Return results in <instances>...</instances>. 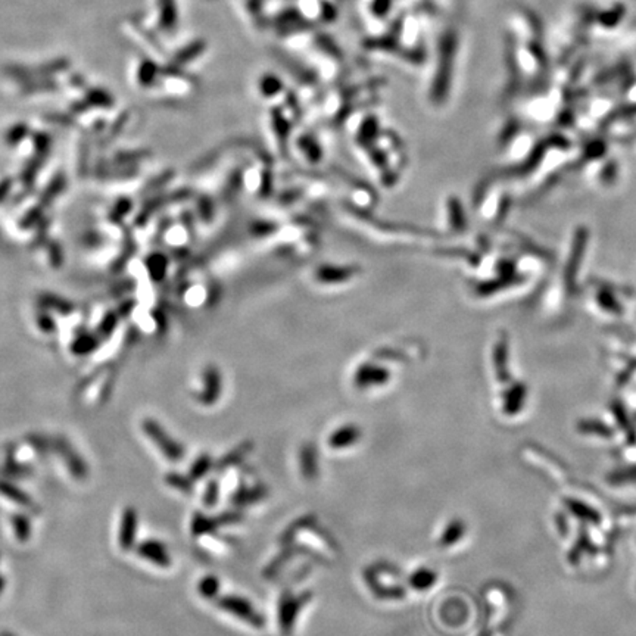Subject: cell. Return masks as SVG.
I'll return each instance as SVG.
<instances>
[{
  "label": "cell",
  "instance_id": "cell-4",
  "mask_svg": "<svg viewBox=\"0 0 636 636\" xmlns=\"http://www.w3.org/2000/svg\"><path fill=\"white\" fill-rule=\"evenodd\" d=\"M391 380V373L383 367H377L373 364H362L355 373V386L361 391L374 386H383Z\"/></svg>",
  "mask_w": 636,
  "mask_h": 636
},
{
  "label": "cell",
  "instance_id": "cell-12",
  "mask_svg": "<svg viewBox=\"0 0 636 636\" xmlns=\"http://www.w3.org/2000/svg\"><path fill=\"white\" fill-rule=\"evenodd\" d=\"M136 524H137L136 513L133 510H127L125 514L123 515L121 535H120V544L124 549L130 548L133 545L134 536H136Z\"/></svg>",
  "mask_w": 636,
  "mask_h": 636
},
{
  "label": "cell",
  "instance_id": "cell-14",
  "mask_svg": "<svg viewBox=\"0 0 636 636\" xmlns=\"http://www.w3.org/2000/svg\"><path fill=\"white\" fill-rule=\"evenodd\" d=\"M265 497H267V489L263 486H256L252 489H242L237 493H234L232 502L234 505H246V504H254V502L261 501Z\"/></svg>",
  "mask_w": 636,
  "mask_h": 636
},
{
  "label": "cell",
  "instance_id": "cell-5",
  "mask_svg": "<svg viewBox=\"0 0 636 636\" xmlns=\"http://www.w3.org/2000/svg\"><path fill=\"white\" fill-rule=\"evenodd\" d=\"M361 436H362L361 429L357 424L349 423V424H345L336 429L335 432L329 436L327 444L331 449H336V451L347 449L349 447L357 445L361 440Z\"/></svg>",
  "mask_w": 636,
  "mask_h": 636
},
{
  "label": "cell",
  "instance_id": "cell-17",
  "mask_svg": "<svg viewBox=\"0 0 636 636\" xmlns=\"http://www.w3.org/2000/svg\"><path fill=\"white\" fill-rule=\"evenodd\" d=\"M212 469V458L208 454H202L196 458V461L193 462V466L190 469V478L192 480H199L203 479L209 470Z\"/></svg>",
  "mask_w": 636,
  "mask_h": 636
},
{
  "label": "cell",
  "instance_id": "cell-3",
  "mask_svg": "<svg viewBox=\"0 0 636 636\" xmlns=\"http://www.w3.org/2000/svg\"><path fill=\"white\" fill-rule=\"evenodd\" d=\"M145 432L146 435L152 439L155 444L158 445L159 451L170 460L178 462L181 461L183 455H185V449L178 444L177 440L171 439L167 432H164V429L161 427L154 420H146L145 422Z\"/></svg>",
  "mask_w": 636,
  "mask_h": 636
},
{
  "label": "cell",
  "instance_id": "cell-8",
  "mask_svg": "<svg viewBox=\"0 0 636 636\" xmlns=\"http://www.w3.org/2000/svg\"><path fill=\"white\" fill-rule=\"evenodd\" d=\"M299 464H300V471L304 474L305 479H316L318 476V454L317 449L312 444H307L302 447L300 454H299Z\"/></svg>",
  "mask_w": 636,
  "mask_h": 636
},
{
  "label": "cell",
  "instance_id": "cell-18",
  "mask_svg": "<svg viewBox=\"0 0 636 636\" xmlns=\"http://www.w3.org/2000/svg\"><path fill=\"white\" fill-rule=\"evenodd\" d=\"M198 589H199V594L203 598H208V599L215 598L218 595L220 580L215 576H205L203 579H201Z\"/></svg>",
  "mask_w": 636,
  "mask_h": 636
},
{
  "label": "cell",
  "instance_id": "cell-24",
  "mask_svg": "<svg viewBox=\"0 0 636 636\" xmlns=\"http://www.w3.org/2000/svg\"><path fill=\"white\" fill-rule=\"evenodd\" d=\"M480 636H491V635H489V632L484 630V632H482V633H480Z\"/></svg>",
  "mask_w": 636,
  "mask_h": 636
},
{
  "label": "cell",
  "instance_id": "cell-21",
  "mask_svg": "<svg viewBox=\"0 0 636 636\" xmlns=\"http://www.w3.org/2000/svg\"><path fill=\"white\" fill-rule=\"evenodd\" d=\"M251 452V445L249 444H245L239 448H236L234 451H232L230 454L223 458V467H230V466H234V464H239V462L243 460L245 455H247Z\"/></svg>",
  "mask_w": 636,
  "mask_h": 636
},
{
  "label": "cell",
  "instance_id": "cell-13",
  "mask_svg": "<svg viewBox=\"0 0 636 636\" xmlns=\"http://www.w3.org/2000/svg\"><path fill=\"white\" fill-rule=\"evenodd\" d=\"M524 387L523 386H515L513 389L505 395V405H504V411L509 416H514L522 409L524 404Z\"/></svg>",
  "mask_w": 636,
  "mask_h": 636
},
{
  "label": "cell",
  "instance_id": "cell-7",
  "mask_svg": "<svg viewBox=\"0 0 636 636\" xmlns=\"http://www.w3.org/2000/svg\"><path fill=\"white\" fill-rule=\"evenodd\" d=\"M139 554L143 558L149 560L150 563H155L159 567H168L171 564V558L167 551V546L159 541H146L139 548Z\"/></svg>",
  "mask_w": 636,
  "mask_h": 636
},
{
  "label": "cell",
  "instance_id": "cell-23",
  "mask_svg": "<svg viewBox=\"0 0 636 636\" xmlns=\"http://www.w3.org/2000/svg\"><path fill=\"white\" fill-rule=\"evenodd\" d=\"M168 479V483L171 484V486H174L183 492H190L192 491V482L187 480L186 478H183L180 476V474H170V476L167 478Z\"/></svg>",
  "mask_w": 636,
  "mask_h": 636
},
{
  "label": "cell",
  "instance_id": "cell-9",
  "mask_svg": "<svg viewBox=\"0 0 636 636\" xmlns=\"http://www.w3.org/2000/svg\"><path fill=\"white\" fill-rule=\"evenodd\" d=\"M564 504L567 505V510L575 517H577L579 520L591 523V524H599L601 515L597 510L592 509L591 505L582 502V501H577V500H573V498H567Z\"/></svg>",
  "mask_w": 636,
  "mask_h": 636
},
{
  "label": "cell",
  "instance_id": "cell-2",
  "mask_svg": "<svg viewBox=\"0 0 636 636\" xmlns=\"http://www.w3.org/2000/svg\"><path fill=\"white\" fill-rule=\"evenodd\" d=\"M217 606L242 622L249 623L254 628H264V617L255 610L249 599L239 595H224L217 599Z\"/></svg>",
  "mask_w": 636,
  "mask_h": 636
},
{
  "label": "cell",
  "instance_id": "cell-22",
  "mask_svg": "<svg viewBox=\"0 0 636 636\" xmlns=\"http://www.w3.org/2000/svg\"><path fill=\"white\" fill-rule=\"evenodd\" d=\"M218 493H220L218 482H217V480H212V482H209V484H208L207 491H205V498H203V502H205V505H208V506H214L215 504H217V501H218Z\"/></svg>",
  "mask_w": 636,
  "mask_h": 636
},
{
  "label": "cell",
  "instance_id": "cell-15",
  "mask_svg": "<svg viewBox=\"0 0 636 636\" xmlns=\"http://www.w3.org/2000/svg\"><path fill=\"white\" fill-rule=\"evenodd\" d=\"M577 429L585 435H597L599 438H611L613 429L607 424H604L598 420H584L577 424Z\"/></svg>",
  "mask_w": 636,
  "mask_h": 636
},
{
  "label": "cell",
  "instance_id": "cell-1",
  "mask_svg": "<svg viewBox=\"0 0 636 636\" xmlns=\"http://www.w3.org/2000/svg\"><path fill=\"white\" fill-rule=\"evenodd\" d=\"M312 598V592H302L299 595L292 592H285L278 601V624L282 632L290 635L294 630L296 619L300 610L304 608Z\"/></svg>",
  "mask_w": 636,
  "mask_h": 636
},
{
  "label": "cell",
  "instance_id": "cell-20",
  "mask_svg": "<svg viewBox=\"0 0 636 636\" xmlns=\"http://www.w3.org/2000/svg\"><path fill=\"white\" fill-rule=\"evenodd\" d=\"M591 541H589V537L585 535V533H582V537L577 539V542L576 545L571 548V551H570V555H568V560L571 563H576L579 562V560L582 558V555H585L589 549H591Z\"/></svg>",
  "mask_w": 636,
  "mask_h": 636
},
{
  "label": "cell",
  "instance_id": "cell-10",
  "mask_svg": "<svg viewBox=\"0 0 636 636\" xmlns=\"http://www.w3.org/2000/svg\"><path fill=\"white\" fill-rule=\"evenodd\" d=\"M466 531H467L466 523L462 522L461 519H454V520L449 522L447 524L445 531L442 532L440 539H439V545L444 546V548L454 546L455 544H458L461 541L462 537H464Z\"/></svg>",
  "mask_w": 636,
  "mask_h": 636
},
{
  "label": "cell",
  "instance_id": "cell-19",
  "mask_svg": "<svg viewBox=\"0 0 636 636\" xmlns=\"http://www.w3.org/2000/svg\"><path fill=\"white\" fill-rule=\"evenodd\" d=\"M608 482L611 484H624V483H635L636 482V467H628L610 473Z\"/></svg>",
  "mask_w": 636,
  "mask_h": 636
},
{
  "label": "cell",
  "instance_id": "cell-11",
  "mask_svg": "<svg viewBox=\"0 0 636 636\" xmlns=\"http://www.w3.org/2000/svg\"><path fill=\"white\" fill-rule=\"evenodd\" d=\"M438 582V573L429 567H420L408 577V584L416 591H429Z\"/></svg>",
  "mask_w": 636,
  "mask_h": 636
},
{
  "label": "cell",
  "instance_id": "cell-6",
  "mask_svg": "<svg viewBox=\"0 0 636 636\" xmlns=\"http://www.w3.org/2000/svg\"><path fill=\"white\" fill-rule=\"evenodd\" d=\"M205 377V389L199 395V402L205 405L215 404L221 393V376L217 369H208L203 374Z\"/></svg>",
  "mask_w": 636,
  "mask_h": 636
},
{
  "label": "cell",
  "instance_id": "cell-16",
  "mask_svg": "<svg viewBox=\"0 0 636 636\" xmlns=\"http://www.w3.org/2000/svg\"><path fill=\"white\" fill-rule=\"evenodd\" d=\"M218 524H220L218 519H209V517L203 515V514H196L192 523V531H193V535L202 536V535L212 533L217 531Z\"/></svg>",
  "mask_w": 636,
  "mask_h": 636
}]
</instances>
